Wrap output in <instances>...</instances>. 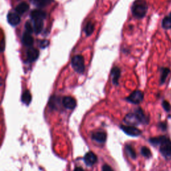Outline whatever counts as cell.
Returning <instances> with one entry per match:
<instances>
[{
  "label": "cell",
  "mask_w": 171,
  "mask_h": 171,
  "mask_svg": "<svg viewBox=\"0 0 171 171\" xmlns=\"http://www.w3.org/2000/svg\"><path fill=\"white\" fill-rule=\"evenodd\" d=\"M162 26L166 29H171V17L170 15L165 17V18L162 20Z\"/></svg>",
  "instance_id": "7402d4cb"
},
{
  "label": "cell",
  "mask_w": 171,
  "mask_h": 171,
  "mask_svg": "<svg viewBox=\"0 0 171 171\" xmlns=\"http://www.w3.org/2000/svg\"><path fill=\"white\" fill-rule=\"evenodd\" d=\"M162 107H163V108L166 111V112H170L171 110L170 104L167 101H166V100L162 102Z\"/></svg>",
  "instance_id": "484cf974"
},
{
  "label": "cell",
  "mask_w": 171,
  "mask_h": 171,
  "mask_svg": "<svg viewBox=\"0 0 171 171\" xmlns=\"http://www.w3.org/2000/svg\"><path fill=\"white\" fill-rule=\"evenodd\" d=\"M141 153H142V155L147 158H150L152 156V153L150 151L149 148L146 147H143L142 148H141Z\"/></svg>",
  "instance_id": "cb8c5ba5"
},
{
  "label": "cell",
  "mask_w": 171,
  "mask_h": 171,
  "mask_svg": "<svg viewBox=\"0 0 171 171\" xmlns=\"http://www.w3.org/2000/svg\"><path fill=\"white\" fill-rule=\"evenodd\" d=\"M92 139L98 142L103 143L106 140V134L104 132H97L92 136Z\"/></svg>",
  "instance_id": "2e32d148"
},
{
  "label": "cell",
  "mask_w": 171,
  "mask_h": 171,
  "mask_svg": "<svg viewBox=\"0 0 171 171\" xmlns=\"http://www.w3.org/2000/svg\"><path fill=\"white\" fill-rule=\"evenodd\" d=\"M159 126L162 130H166V128H167V125L165 122H160Z\"/></svg>",
  "instance_id": "83f0119b"
},
{
  "label": "cell",
  "mask_w": 171,
  "mask_h": 171,
  "mask_svg": "<svg viewBox=\"0 0 171 171\" xmlns=\"http://www.w3.org/2000/svg\"><path fill=\"white\" fill-rule=\"evenodd\" d=\"M84 31L85 33L86 34L87 36H90L92 35V33L94 31V24L92 23L91 21H89L85 25V27L84 28Z\"/></svg>",
  "instance_id": "d6986e66"
},
{
  "label": "cell",
  "mask_w": 171,
  "mask_h": 171,
  "mask_svg": "<svg viewBox=\"0 0 171 171\" xmlns=\"http://www.w3.org/2000/svg\"><path fill=\"white\" fill-rule=\"evenodd\" d=\"M54 0H30L32 3L37 7H44L52 3Z\"/></svg>",
  "instance_id": "e0dca14e"
},
{
  "label": "cell",
  "mask_w": 171,
  "mask_h": 171,
  "mask_svg": "<svg viewBox=\"0 0 171 171\" xmlns=\"http://www.w3.org/2000/svg\"><path fill=\"white\" fill-rule=\"evenodd\" d=\"M144 99V94L140 90H135L130 94L129 96H128L126 100L130 103L134 104H138Z\"/></svg>",
  "instance_id": "277c9868"
},
{
  "label": "cell",
  "mask_w": 171,
  "mask_h": 171,
  "mask_svg": "<svg viewBox=\"0 0 171 171\" xmlns=\"http://www.w3.org/2000/svg\"><path fill=\"white\" fill-rule=\"evenodd\" d=\"M62 103L63 106L67 109L72 110V109L75 108L76 106V100L74 99V98H72L71 96H65V97H64L62 99Z\"/></svg>",
  "instance_id": "9c48e42d"
},
{
  "label": "cell",
  "mask_w": 171,
  "mask_h": 171,
  "mask_svg": "<svg viewBox=\"0 0 171 171\" xmlns=\"http://www.w3.org/2000/svg\"><path fill=\"white\" fill-rule=\"evenodd\" d=\"M170 15V17H171V12H170V15Z\"/></svg>",
  "instance_id": "1f68e13d"
},
{
  "label": "cell",
  "mask_w": 171,
  "mask_h": 171,
  "mask_svg": "<svg viewBox=\"0 0 171 171\" xmlns=\"http://www.w3.org/2000/svg\"><path fill=\"white\" fill-rule=\"evenodd\" d=\"M4 47H5V46H4V40H3L2 42V52L4 50Z\"/></svg>",
  "instance_id": "f546056e"
},
{
  "label": "cell",
  "mask_w": 171,
  "mask_h": 171,
  "mask_svg": "<svg viewBox=\"0 0 171 171\" xmlns=\"http://www.w3.org/2000/svg\"><path fill=\"white\" fill-rule=\"evenodd\" d=\"M27 60L29 62H34L36 61L37 58H39L40 52L39 50L36 48H34L31 47L27 51Z\"/></svg>",
  "instance_id": "8992f818"
},
{
  "label": "cell",
  "mask_w": 171,
  "mask_h": 171,
  "mask_svg": "<svg viewBox=\"0 0 171 171\" xmlns=\"http://www.w3.org/2000/svg\"><path fill=\"white\" fill-rule=\"evenodd\" d=\"M25 32H27L29 33H32L33 32V24L31 23L30 21H27L25 24Z\"/></svg>",
  "instance_id": "d4e9b609"
},
{
  "label": "cell",
  "mask_w": 171,
  "mask_h": 171,
  "mask_svg": "<svg viewBox=\"0 0 171 171\" xmlns=\"http://www.w3.org/2000/svg\"><path fill=\"white\" fill-rule=\"evenodd\" d=\"M102 171H114V170L109 165L105 164L104 166H103V167H102Z\"/></svg>",
  "instance_id": "f1b7e54d"
},
{
  "label": "cell",
  "mask_w": 171,
  "mask_h": 171,
  "mask_svg": "<svg viewBox=\"0 0 171 171\" xmlns=\"http://www.w3.org/2000/svg\"><path fill=\"white\" fill-rule=\"evenodd\" d=\"M126 151L128 152V155H129L132 158V159H136V152L134 151V149L132 148V147L129 146V145H127V146L126 147Z\"/></svg>",
  "instance_id": "603a6c76"
},
{
  "label": "cell",
  "mask_w": 171,
  "mask_h": 171,
  "mask_svg": "<svg viewBox=\"0 0 171 171\" xmlns=\"http://www.w3.org/2000/svg\"><path fill=\"white\" fill-rule=\"evenodd\" d=\"M121 69L117 66L114 67L111 70V77H112V82L114 85H118L119 79L121 78Z\"/></svg>",
  "instance_id": "7c38bea8"
},
{
  "label": "cell",
  "mask_w": 171,
  "mask_h": 171,
  "mask_svg": "<svg viewBox=\"0 0 171 171\" xmlns=\"http://www.w3.org/2000/svg\"><path fill=\"white\" fill-rule=\"evenodd\" d=\"M32 21L33 27V32L36 35H37V34L40 33L43 30V28H44V20L35 19L32 20Z\"/></svg>",
  "instance_id": "8fae6325"
},
{
  "label": "cell",
  "mask_w": 171,
  "mask_h": 171,
  "mask_svg": "<svg viewBox=\"0 0 171 171\" xmlns=\"http://www.w3.org/2000/svg\"><path fill=\"white\" fill-rule=\"evenodd\" d=\"M159 147L160 152L162 156L166 159H169L171 157V140L169 138L162 136Z\"/></svg>",
  "instance_id": "3957f363"
},
{
  "label": "cell",
  "mask_w": 171,
  "mask_h": 171,
  "mask_svg": "<svg viewBox=\"0 0 171 171\" xmlns=\"http://www.w3.org/2000/svg\"><path fill=\"white\" fill-rule=\"evenodd\" d=\"M21 101L26 105H29L32 101V95L29 90H25L21 96Z\"/></svg>",
  "instance_id": "ffe728a7"
},
{
  "label": "cell",
  "mask_w": 171,
  "mask_h": 171,
  "mask_svg": "<svg viewBox=\"0 0 171 171\" xmlns=\"http://www.w3.org/2000/svg\"><path fill=\"white\" fill-rule=\"evenodd\" d=\"M135 113L136 114V115H137L141 123L142 124H148V118L145 116V114L143 112V110L141 109L140 108H138L135 111Z\"/></svg>",
  "instance_id": "ac0fdd59"
},
{
  "label": "cell",
  "mask_w": 171,
  "mask_h": 171,
  "mask_svg": "<svg viewBox=\"0 0 171 171\" xmlns=\"http://www.w3.org/2000/svg\"><path fill=\"white\" fill-rule=\"evenodd\" d=\"M148 11V5L145 0H136L132 3L131 11L132 15L136 19H142L146 15Z\"/></svg>",
  "instance_id": "6da1fadb"
},
{
  "label": "cell",
  "mask_w": 171,
  "mask_h": 171,
  "mask_svg": "<svg viewBox=\"0 0 171 171\" xmlns=\"http://www.w3.org/2000/svg\"><path fill=\"white\" fill-rule=\"evenodd\" d=\"M124 122H125L128 126H136L140 124V121L137 115L134 113H129L128 114L124 119Z\"/></svg>",
  "instance_id": "5b68a950"
},
{
  "label": "cell",
  "mask_w": 171,
  "mask_h": 171,
  "mask_svg": "<svg viewBox=\"0 0 171 171\" xmlns=\"http://www.w3.org/2000/svg\"><path fill=\"white\" fill-rule=\"evenodd\" d=\"M84 160L87 166H91L97 162V156L94 152H89L86 154L84 158Z\"/></svg>",
  "instance_id": "30bf717a"
},
{
  "label": "cell",
  "mask_w": 171,
  "mask_h": 171,
  "mask_svg": "<svg viewBox=\"0 0 171 171\" xmlns=\"http://www.w3.org/2000/svg\"><path fill=\"white\" fill-rule=\"evenodd\" d=\"M30 18L32 20L40 19L44 20L46 18V13L42 10H33L30 14Z\"/></svg>",
  "instance_id": "5bb4252c"
},
{
  "label": "cell",
  "mask_w": 171,
  "mask_h": 171,
  "mask_svg": "<svg viewBox=\"0 0 171 171\" xmlns=\"http://www.w3.org/2000/svg\"><path fill=\"white\" fill-rule=\"evenodd\" d=\"M121 129L128 135L131 136H138L141 134V131L134 126H121Z\"/></svg>",
  "instance_id": "52a82bcc"
},
{
  "label": "cell",
  "mask_w": 171,
  "mask_h": 171,
  "mask_svg": "<svg viewBox=\"0 0 171 171\" xmlns=\"http://www.w3.org/2000/svg\"><path fill=\"white\" fill-rule=\"evenodd\" d=\"M170 74V70L167 68H162L160 70V84H164L166 79L167 78L168 75Z\"/></svg>",
  "instance_id": "44dd1931"
},
{
  "label": "cell",
  "mask_w": 171,
  "mask_h": 171,
  "mask_svg": "<svg viewBox=\"0 0 171 171\" xmlns=\"http://www.w3.org/2000/svg\"><path fill=\"white\" fill-rule=\"evenodd\" d=\"M50 44V42L48 41V40H42L40 42V46L42 48H46V47H48V45Z\"/></svg>",
  "instance_id": "4316f807"
},
{
  "label": "cell",
  "mask_w": 171,
  "mask_h": 171,
  "mask_svg": "<svg viewBox=\"0 0 171 171\" xmlns=\"http://www.w3.org/2000/svg\"><path fill=\"white\" fill-rule=\"evenodd\" d=\"M7 20L8 23H9L12 26H16L18 25L21 21L20 17L19 14L17 13L9 12L7 15Z\"/></svg>",
  "instance_id": "ba28073f"
},
{
  "label": "cell",
  "mask_w": 171,
  "mask_h": 171,
  "mask_svg": "<svg viewBox=\"0 0 171 171\" xmlns=\"http://www.w3.org/2000/svg\"><path fill=\"white\" fill-rule=\"evenodd\" d=\"M71 65L73 70L78 74H83L85 70L84 58L81 55H76L72 59Z\"/></svg>",
  "instance_id": "7a4b0ae2"
},
{
  "label": "cell",
  "mask_w": 171,
  "mask_h": 171,
  "mask_svg": "<svg viewBox=\"0 0 171 171\" xmlns=\"http://www.w3.org/2000/svg\"><path fill=\"white\" fill-rule=\"evenodd\" d=\"M21 42H22V44L27 47H31L33 46V37L31 36V33H29L27 32H25L23 33L22 37H21Z\"/></svg>",
  "instance_id": "4fadbf2b"
},
{
  "label": "cell",
  "mask_w": 171,
  "mask_h": 171,
  "mask_svg": "<svg viewBox=\"0 0 171 171\" xmlns=\"http://www.w3.org/2000/svg\"><path fill=\"white\" fill-rule=\"evenodd\" d=\"M74 171H84V170L82 169V168H80V167H78L75 169V170Z\"/></svg>",
  "instance_id": "4dcf8cb0"
},
{
  "label": "cell",
  "mask_w": 171,
  "mask_h": 171,
  "mask_svg": "<svg viewBox=\"0 0 171 171\" xmlns=\"http://www.w3.org/2000/svg\"><path fill=\"white\" fill-rule=\"evenodd\" d=\"M29 5L26 2H21L15 8V11L19 15H23L29 10Z\"/></svg>",
  "instance_id": "9a60e30c"
}]
</instances>
